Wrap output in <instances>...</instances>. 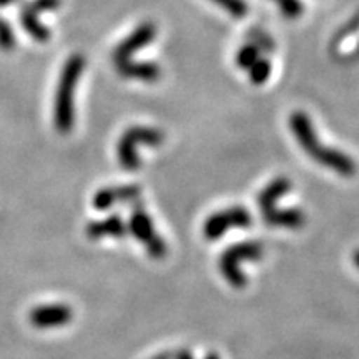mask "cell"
<instances>
[{
	"label": "cell",
	"instance_id": "4316f807",
	"mask_svg": "<svg viewBox=\"0 0 359 359\" xmlns=\"http://www.w3.org/2000/svg\"><path fill=\"white\" fill-rule=\"evenodd\" d=\"M19 2V0H0V7H7L11 6V4H15Z\"/></svg>",
	"mask_w": 359,
	"mask_h": 359
},
{
	"label": "cell",
	"instance_id": "d6986e66",
	"mask_svg": "<svg viewBox=\"0 0 359 359\" xmlns=\"http://www.w3.org/2000/svg\"><path fill=\"white\" fill-rule=\"evenodd\" d=\"M212 2L217 4L222 8H224L231 17L235 19H245L248 15V4L245 0H212Z\"/></svg>",
	"mask_w": 359,
	"mask_h": 359
},
{
	"label": "cell",
	"instance_id": "6da1fadb",
	"mask_svg": "<svg viewBox=\"0 0 359 359\" xmlns=\"http://www.w3.org/2000/svg\"><path fill=\"white\" fill-rule=\"evenodd\" d=\"M290 128L291 133L294 135L296 142L303 148V151L309 158L316 163L323 165V167L333 170L339 175V177L351 178L356 175L358 167L354 163L351 156L344 154V151L336 150V148H330L318 138L316 132H314L311 118L304 111H293L290 115Z\"/></svg>",
	"mask_w": 359,
	"mask_h": 359
},
{
	"label": "cell",
	"instance_id": "2e32d148",
	"mask_svg": "<svg viewBox=\"0 0 359 359\" xmlns=\"http://www.w3.org/2000/svg\"><path fill=\"white\" fill-rule=\"evenodd\" d=\"M359 32V11L354 13V15L349 19L346 24H344L338 32L334 34L333 40L330 43V50L331 53H338V50L341 48V45L344 43V40H348L353 35H356Z\"/></svg>",
	"mask_w": 359,
	"mask_h": 359
},
{
	"label": "cell",
	"instance_id": "52a82bcc",
	"mask_svg": "<svg viewBox=\"0 0 359 359\" xmlns=\"http://www.w3.org/2000/svg\"><path fill=\"white\" fill-rule=\"evenodd\" d=\"M156 37V27L154 22H143L142 25H138L127 39L122 40L114 50V64L118 62H125L132 58L133 53L142 50L143 47L150 45Z\"/></svg>",
	"mask_w": 359,
	"mask_h": 359
},
{
	"label": "cell",
	"instance_id": "7a4b0ae2",
	"mask_svg": "<svg viewBox=\"0 0 359 359\" xmlns=\"http://www.w3.org/2000/svg\"><path fill=\"white\" fill-rule=\"evenodd\" d=\"M85 69V57L82 53H74L67 58L62 69L60 80L57 85L55 105H53V123L58 133L67 135L72 132L75 123L74 110V92Z\"/></svg>",
	"mask_w": 359,
	"mask_h": 359
},
{
	"label": "cell",
	"instance_id": "3957f363",
	"mask_svg": "<svg viewBox=\"0 0 359 359\" xmlns=\"http://www.w3.org/2000/svg\"><path fill=\"white\" fill-rule=\"evenodd\" d=\"M264 255V245L262 241L251 240L241 241L226 248L222 253L218 262L219 273H222L224 281L233 288H245L248 283V276L243 271V263L258 262Z\"/></svg>",
	"mask_w": 359,
	"mask_h": 359
},
{
	"label": "cell",
	"instance_id": "603a6c76",
	"mask_svg": "<svg viewBox=\"0 0 359 359\" xmlns=\"http://www.w3.org/2000/svg\"><path fill=\"white\" fill-rule=\"evenodd\" d=\"M338 62L341 64H346V65H351V64H358L359 62V43L356 47L353 48L349 53H344V55H339L338 57Z\"/></svg>",
	"mask_w": 359,
	"mask_h": 359
},
{
	"label": "cell",
	"instance_id": "ba28073f",
	"mask_svg": "<svg viewBox=\"0 0 359 359\" xmlns=\"http://www.w3.org/2000/svg\"><path fill=\"white\" fill-rule=\"evenodd\" d=\"M74 318V309L69 304H43V306L34 308L29 314L30 325L40 330H47V327H58L69 325Z\"/></svg>",
	"mask_w": 359,
	"mask_h": 359
},
{
	"label": "cell",
	"instance_id": "484cf974",
	"mask_svg": "<svg viewBox=\"0 0 359 359\" xmlns=\"http://www.w3.org/2000/svg\"><path fill=\"white\" fill-rule=\"evenodd\" d=\"M353 262H354V264H356V268L359 269V248L354 250V253H353Z\"/></svg>",
	"mask_w": 359,
	"mask_h": 359
},
{
	"label": "cell",
	"instance_id": "9a60e30c",
	"mask_svg": "<svg viewBox=\"0 0 359 359\" xmlns=\"http://www.w3.org/2000/svg\"><path fill=\"white\" fill-rule=\"evenodd\" d=\"M246 40L250 43H253L255 47L258 48L259 53H273L276 50V42L275 39L269 35L266 30H263L262 27H251V29L246 32Z\"/></svg>",
	"mask_w": 359,
	"mask_h": 359
},
{
	"label": "cell",
	"instance_id": "7402d4cb",
	"mask_svg": "<svg viewBox=\"0 0 359 359\" xmlns=\"http://www.w3.org/2000/svg\"><path fill=\"white\" fill-rule=\"evenodd\" d=\"M60 6H62V0H32V2H30V7L39 13L47 12V11H57Z\"/></svg>",
	"mask_w": 359,
	"mask_h": 359
},
{
	"label": "cell",
	"instance_id": "30bf717a",
	"mask_svg": "<svg viewBox=\"0 0 359 359\" xmlns=\"http://www.w3.org/2000/svg\"><path fill=\"white\" fill-rule=\"evenodd\" d=\"M115 69L123 79L142 80V82L154 83L161 77V69L155 62H132L125 60L115 64Z\"/></svg>",
	"mask_w": 359,
	"mask_h": 359
},
{
	"label": "cell",
	"instance_id": "83f0119b",
	"mask_svg": "<svg viewBox=\"0 0 359 359\" xmlns=\"http://www.w3.org/2000/svg\"><path fill=\"white\" fill-rule=\"evenodd\" d=\"M205 359H219V356H218V354H217V353H210V354H208V356H206Z\"/></svg>",
	"mask_w": 359,
	"mask_h": 359
},
{
	"label": "cell",
	"instance_id": "5b68a950",
	"mask_svg": "<svg viewBox=\"0 0 359 359\" xmlns=\"http://www.w3.org/2000/svg\"><path fill=\"white\" fill-rule=\"evenodd\" d=\"M130 233L145 246L148 257L154 259H163L168 253V246L165 240L155 230L154 219L145 210V206L140 200L135 201L132 206V215H130L128 223Z\"/></svg>",
	"mask_w": 359,
	"mask_h": 359
},
{
	"label": "cell",
	"instance_id": "8fae6325",
	"mask_svg": "<svg viewBox=\"0 0 359 359\" xmlns=\"http://www.w3.org/2000/svg\"><path fill=\"white\" fill-rule=\"evenodd\" d=\"M264 223L271 228H288V230H299L306 223V215L299 208H273L262 213Z\"/></svg>",
	"mask_w": 359,
	"mask_h": 359
},
{
	"label": "cell",
	"instance_id": "8992f818",
	"mask_svg": "<svg viewBox=\"0 0 359 359\" xmlns=\"http://www.w3.org/2000/svg\"><path fill=\"white\" fill-rule=\"evenodd\" d=\"M251 213L245 206H230L210 215L203 224V235L208 241H217L230 230H246L251 226Z\"/></svg>",
	"mask_w": 359,
	"mask_h": 359
},
{
	"label": "cell",
	"instance_id": "e0dca14e",
	"mask_svg": "<svg viewBox=\"0 0 359 359\" xmlns=\"http://www.w3.org/2000/svg\"><path fill=\"white\" fill-rule=\"evenodd\" d=\"M248 74H250V82L257 85V87L266 83L269 75H271V62H269L268 58H258V60L253 64V67L248 70Z\"/></svg>",
	"mask_w": 359,
	"mask_h": 359
},
{
	"label": "cell",
	"instance_id": "44dd1931",
	"mask_svg": "<svg viewBox=\"0 0 359 359\" xmlns=\"http://www.w3.org/2000/svg\"><path fill=\"white\" fill-rule=\"evenodd\" d=\"M17 45V40H15V34H13L12 27L8 25L7 20H4L2 17H0V48L2 50H12V48H15Z\"/></svg>",
	"mask_w": 359,
	"mask_h": 359
},
{
	"label": "cell",
	"instance_id": "7c38bea8",
	"mask_svg": "<svg viewBox=\"0 0 359 359\" xmlns=\"http://www.w3.org/2000/svg\"><path fill=\"white\" fill-rule=\"evenodd\" d=\"M87 236L90 240H100V238H123L127 235L128 226L125 224L122 217L118 215H111V217H107L105 219H100V222L88 223L87 226Z\"/></svg>",
	"mask_w": 359,
	"mask_h": 359
},
{
	"label": "cell",
	"instance_id": "9c48e42d",
	"mask_svg": "<svg viewBox=\"0 0 359 359\" xmlns=\"http://www.w3.org/2000/svg\"><path fill=\"white\" fill-rule=\"evenodd\" d=\"M142 188L140 185H120V187H105L98 190L93 196L92 203L98 212H105L111 206L118 203H135L140 200Z\"/></svg>",
	"mask_w": 359,
	"mask_h": 359
},
{
	"label": "cell",
	"instance_id": "277c9868",
	"mask_svg": "<svg viewBox=\"0 0 359 359\" xmlns=\"http://www.w3.org/2000/svg\"><path fill=\"white\" fill-rule=\"evenodd\" d=\"M165 142V133L154 127H130L123 132L122 137L116 142V156L122 168L138 170L142 165L140 155H138V145L160 147Z\"/></svg>",
	"mask_w": 359,
	"mask_h": 359
},
{
	"label": "cell",
	"instance_id": "cb8c5ba5",
	"mask_svg": "<svg viewBox=\"0 0 359 359\" xmlns=\"http://www.w3.org/2000/svg\"><path fill=\"white\" fill-rule=\"evenodd\" d=\"M173 359H195V358H193L191 351H188V349H180V351L173 353Z\"/></svg>",
	"mask_w": 359,
	"mask_h": 359
},
{
	"label": "cell",
	"instance_id": "5bb4252c",
	"mask_svg": "<svg viewBox=\"0 0 359 359\" xmlns=\"http://www.w3.org/2000/svg\"><path fill=\"white\" fill-rule=\"evenodd\" d=\"M20 24L27 34L32 37L35 42L45 43L50 39V30L45 27L39 19V12H35L30 4H22L20 7Z\"/></svg>",
	"mask_w": 359,
	"mask_h": 359
},
{
	"label": "cell",
	"instance_id": "d4e9b609",
	"mask_svg": "<svg viewBox=\"0 0 359 359\" xmlns=\"http://www.w3.org/2000/svg\"><path fill=\"white\" fill-rule=\"evenodd\" d=\"M154 359H173V353L172 351H165L161 354H156Z\"/></svg>",
	"mask_w": 359,
	"mask_h": 359
},
{
	"label": "cell",
	"instance_id": "ac0fdd59",
	"mask_svg": "<svg viewBox=\"0 0 359 359\" xmlns=\"http://www.w3.org/2000/svg\"><path fill=\"white\" fill-rule=\"evenodd\" d=\"M259 58V50L255 47L253 43L246 42L243 47H240V50L236 52L235 62L238 65V69H243V70H250L253 67L255 62Z\"/></svg>",
	"mask_w": 359,
	"mask_h": 359
},
{
	"label": "cell",
	"instance_id": "4fadbf2b",
	"mask_svg": "<svg viewBox=\"0 0 359 359\" xmlns=\"http://www.w3.org/2000/svg\"><path fill=\"white\" fill-rule=\"evenodd\" d=\"M290 190H291V182L286 177L275 178L271 183H268V185L264 187L258 195L259 212L264 213L268 212V210L275 208L278 201H280L286 193H290Z\"/></svg>",
	"mask_w": 359,
	"mask_h": 359
},
{
	"label": "cell",
	"instance_id": "ffe728a7",
	"mask_svg": "<svg viewBox=\"0 0 359 359\" xmlns=\"http://www.w3.org/2000/svg\"><path fill=\"white\" fill-rule=\"evenodd\" d=\"M273 2L280 7V11L283 12V15H285L286 19H299L304 12L302 0H273Z\"/></svg>",
	"mask_w": 359,
	"mask_h": 359
}]
</instances>
